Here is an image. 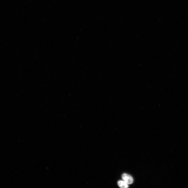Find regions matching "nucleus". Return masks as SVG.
<instances>
[{
  "label": "nucleus",
  "mask_w": 188,
  "mask_h": 188,
  "mask_svg": "<svg viewBox=\"0 0 188 188\" xmlns=\"http://www.w3.org/2000/svg\"><path fill=\"white\" fill-rule=\"evenodd\" d=\"M122 178L123 181L128 184H132L134 182L133 177L131 175L124 173L122 176Z\"/></svg>",
  "instance_id": "obj_1"
},
{
  "label": "nucleus",
  "mask_w": 188,
  "mask_h": 188,
  "mask_svg": "<svg viewBox=\"0 0 188 188\" xmlns=\"http://www.w3.org/2000/svg\"><path fill=\"white\" fill-rule=\"evenodd\" d=\"M118 184L121 188H127L128 187V184L124 181H119L118 182Z\"/></svg>",
  "instance_id": "obj_2"
}]
</instances>
